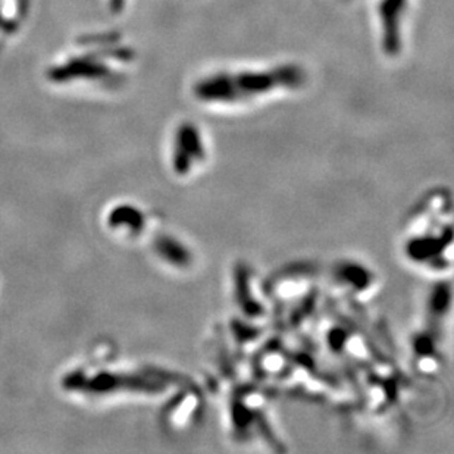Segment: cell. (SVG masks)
I'll list each match as a JSON object with an SVG mask.
<instances>
[{"label": "cell", "instance_id": "5", "mask_svg": "<svg viewBox=\"0 0 454 454\" xmlns=\"http://www.w3.org/2000/svg\"><path fill=\"white\" fill-rule=\"evenodd\" d=\"M272 74L275 77L277 87L285 88H299L306 81V72L299 65H280L272 68Z\"/></svg>", "mask_w": 454, "mask_h": 454}, {"label": "cell", "instance_id": "6", "mask_svg": "<svg viewBox=\"0 0 454 454\" xmlns=\"http://www.w3.org/2000/svg\"><path fill=\"white\" fill-rule=\"evenodd\" d=\"M390 2L400 11V12H406V8H407V4H409V0H390Z\"/></svg>", "mask_w": 454, "mask_h": 454}, {"label": "cell", "instance_id": "2", "mask_svg": "<svg viewBox=\"0 0 454 454\" xmlns=\"http://www.w3.org/2000/svg\"><path fill=\"white\" fill-rule=\"evenodd\" d=\"M381 24H383V49L388 56H398L402 52V25L403 12L398 11L390 0H381L378 6Z\"/></svg>", "mask_w": 454, "mask_h": 454}, {"label": "cell", "instance_id": "4", "mask_svg": "<svg viewBox=\"0 0 454 454\" xmlns=\"http://www.w3.org/2000/svg\"><path fill=\"white\" fill-rule=\"evenodd\" d=\"M177 146L183 149L190 156V159L194 157L197 160H202L205 157V148L201 138V133H198V130L190 122H184L179 126L177 136Z\"/></svg>", "mask_w": 454, "mask_h": 454}, {"label": "cell", "instance_id": "1", "mask_svg": "<svg viewBox=\"0 0 454 454\" xmlns=\"http://www.w3.org/2000/svg\"><path fill=\"white\" fill-rule=\"evenodd\" d=\"M193 93L198 100L216 103H234L244 100L240 90L234 83L232 74L217 72V74L205 77L193 87Z\"/></svg>", "mask_w": 454, "mask_h": 454}, {"label": "cell", "instance_id": "3", "mask_svg": "<svg viewBox=\"0 0 454 454\" xmlns=\"http://www.w3.org/2000/svg\"><path fill=\"white\" fill-rule=\"evenodd\" d=\"M234 83L240 90L244 100L253 96H261L272 92L277 87V81L272 71H240L232 74Z\"/></svg>", "mask_w": 454, "mask_h": 454}]
</instances>
